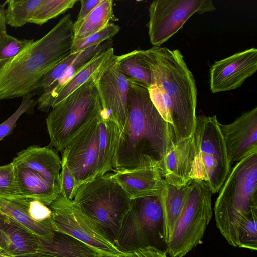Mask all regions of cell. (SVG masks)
Listing matches in <instances>:
<instances>
[{
	"instance_id": "6da1fadb",
	"label": "cell",
	"mask_w": 257,
	"mask_h": 257,
	"mask_svg": "<svg viewBox=\"0 0 257 257\" xmlns=\"http://www.w3.org/2000/svg\"><path fill=\"white\" fill-rule=\"evenodd\" d=\"M128 79V116L114 170L157 168L175 144V135L152 103L148 89Z\"/></svg>"
},
{
	"instance_id": "7a4b0ae2",
	"label": "cell",
	"mask_w": 257,
	"mask_h": 257,
	"mask_svg": "<svg viewBox=\"0 0 257 257\" xmlns=\"http://www.w3.org/2000/svg\"><path fill=\"white\" fill-rule=\"evenodd\" d=\"M73 23L71 15H65L42 38L14 57L0 61V100L36 91L44 75L72 53Z\"/></svg>"
},
{
	"instance_id": "3957f363",
	"label": "cell",
	"mask_w": 257,
	"mask_h": 257,
	"mask_svg": "<svg viewBox=\"0 0 257 257\" xmlns=\"http://www.w3.org/2000/svg\"><path fill=\"white\" fill-rule=\"evenodd\" d=\"M142 54L151 70L154 84L161 87L171 100V127L176 142L190 137L195 127L197 93L193 75L183 55L178 49L165 47L142 50Z\"/></svg>"
},
{
	"instance_id": "277c9868",
	"label": "cell",
	"mask_w": 257,
	"mask_h": 257,
	"mask_svg": "<svg viewBox=\"0 0 257 257\" xmlns=\"http://www.w3.org/2000/svg\"><path fill=\"white\" fill-rule=\"evenodd\" d=\"M257 151L236 162L220 189L214 212L216 224L228 243L238 247L241 219L257 211Z\"/></svg>"
},
{
	"instance_id": "5b68a950",
	"label": "cell",
	"mask_w": 257,
	"mask_h": 257,
	"mask_svg": "<svg viewBox=\"0 0 257 257\" xmlns=\"http://www.w3.org/2000/svg\"><path fill=\"white\" fill-rule=\"evenodd\" d=\"M72 201L114 245L131 199L111 173L80 185Z\"/></svg>"
},
{
	"instance_id": "8992f818",
	"label": "cell",
	"mask_w": 257,
	"mask_h": 257,
	"mask_svg": "<svg viewBox=\"0 0 257 257\" xmlns=\"http://www.w3.org/2000/svg\"><path fill=\"white\" fill-rule=\"evenodd\" d=\"M162 193L131 200L114 243L121 252L153 246L167 253Z\"/></svg>"
},
{
	"instance_id": "52a82bcc",
	"label": "cell",
	"mask_w": 257,
	"mask_h": 257,
	"mask_svg": "<svg viewBox=\"0 0 257 257\" xmlns=\"http://www.w3.org/2000/svg\"><path fill=\"white\" fill-rule=\"evenodd\" d=\"M99 78L90 79L51 109L46 119L50 147L61 153L83 127L99 115L97 88Z\"/></svg>"
},
{
	"instance_id": "ba28073f",
	"label": "cell",
	"mask_w": 257,
	"mask_h": 257,
	"mask_svg": "<svg viewBox=\"0 0 257 257\" xmlns=\"http://www.w3.org/2000/svg\"><path fill=\"white\" fill-rule=\"evenodd\" d=\"M219 124L216 115L198 116L193 133L195 154L190 178L203 182L212 194L220 190L231 170Z\"/></svg>"
},
{
	"instance_id": "9c48e42d",
	"label": "cell",
	"mask_w": 257,
	"mask_h": 257,
	"mask_svg": "<svg viewBox=\"0 0 257 257\" xmlns=\"http://www.w3.org/2000/svg\"><path fill=\"white\" fill-rule=\"evenodd\" d=\"M212 193L203 182L191 179L182 211L167 242L171 257H184L202 243L212 217Z\"/></svg>"
},
{
	"instance_id": "30bf717a",
	"label": "cell",
	"mask_w": 257,
	"mask_h": 257,
	"mask_svg": "<svg viewBox=\"0 0 257 257\" xmlns=\"http://www.w3.org/2000/svg\"><path fill=\"white\" fill-rule=\"evenodd\" d=\"M211 0H155L149 8L147 24L150 43L160 47L183 26L194 13L212 12Z\"/></svg>"
},
{
	"instance_id": "8fae6325",
	"label": "cell",
	"mask_w": 257,
	"mask_h": 257,
	"mask_svg": "<svg viewBox=\"0 0 257 257\" xmlns=\"http://www.w3.org/2000/svg\"><path fill=\"white\" fill-rule=\"evenodd\" d=\"M49 207L53 213L54 230L72 236L101 254L117 256L122 253L72 200H68L59 195Z\"/></svg>"
},
{
	"instance_id": "7c38bea8",
	"label": "cell",
	"mask_w": 257,
	"mask_h": 257,
	"mask_svg": "<svg viewBox=\"0 0 257 257\" xmlns=\"http://www.w3.org/2000/svg\"><path fill=\"white\" fill-rule=\"evenodd\" d=\"M99 115L83 127L61 152V161L66 164L73 176L77 188L95 178L99 150Z\"/></svg>"
},
{
	"instance_id": "4fadbf2b",
	"label": "cell",
	"mask_w": 257,
	"mask_h": 257,
	"mask_svg": "<svg viewBox=\"0 0 257 257\" xmlns=\"http://www.w3.org/2000/svg\"><path fill=\"white\" fill-rule=\"evenodd\" d=\"M97 88L101 105L100 114L112 119L122 134L128 116L129 81L116 61L100 77Z\"/></svg>"
},
{
	"instance_id": "5bb4252c",
	"label": "cell",
	"mask_w": 257,
	"mask_h": 257,
	"mask_svg": "<svg viewBox=\"0 0 257 257\" xmlns=\"http://www.w3.org/2000/svg\"><path fill=\"white\" fill-rule=\"evenodd\" d=\"M257 70V49L236 53L216 61L210 69V88L213 93L240 87Z\"/></svg>"
},
{
	"instance_id": "9a60e30c",
	"label": "cell",
	"mask_w": 257,
	"mask_h": 257,
	"mask_svg": "<svg viewBox=\"0 0 257 257\" xmlns=\"http://www.w3.org/2000/svg\"><path fill=\"white\" fill-rule=\"evenodd\" d=\"M219 125L231 164L257 151L256 107L230 124Z\"/></svg>"
},
{
	"instance_id": "2e32d148",
	"label": "cell",
	"mask_w": 257,
	"mask_h": 257,
	"mask_svg": "<svg viewBox=\"0 0 257 257\" xmlns=\"http://www.w3.org/2000/svg\"><path fill=\"white\" fill-rule=\"evenodd\" d=\"M195 154L193 134L175 143L157 167L167 184L179 188L188 183Z\"/></svg>"
},
{
	"instance_id": "e0dca14e",
	"label": "cell",
	"mask_w": 257,
	"mask_h": 257,
	"mask_svg": "<svg viewBox=\"0 0 257 257\" xmlns=\"http://www.w3.org/2000/svg\"><path fill=\"white\" fill-rule=\"evenodd\" d=\"M111 174L131 200L159 194L167 184L156 167L116 169Z\"/></svg>"
},
{
	"instance_id": "ac0fdd59",
	"label": "cell",
	"mask_w": 257,
	"mask_h": 257,
	"mask_svg": "<svg viewBox=\"0 0 257 257\" xmlns=\"http://www.w3.org/2000/svg\"><path fill=\"white\" fill-rule=\"evenodd\" d=\"M11 162L16 168H28L39 173L60 191L62 162L50 147H28L17 153Z\"/></svg>"
},
{
	"instance_id": "d6986e66",
	"label": "cell",
	"mask_w": 257,
	"mask_h": 257,
	"mask_svg": "<svg viewBox=\"0 0 257 257\" xmlns=\"http://www.w3.org/2000/svg\"><path fill=\"white\" fill-rule=\"evenodd\" d=\"M35 253L22 257H99L94 249L61 232L54 230L47 237H38Z\"/></svg>"
},
{
	"instance_id": "ffe728a7",
	"label": "cell",
	"mask_w": 257,
	"mask_h": 257,
	"mask_svg": "<svg viewBox=\"0 0 257 257\" xmlns=\"http://www.w3.org/2000/svg\"><path fill=\"white\" fill-rule=\"evenodd\" d=\"M37 236L0 212V250L9 257H22L35 252Z\"/></svg>"
},
{
	"instance_id": "44dd1931",
	"label": "cell",
	"mask_w": 257,
	"mask_h": 257,
	"mask_svg": "<svg viewBox=\"0 0 257 257\" xmlns=\"http://www.w3.org/2000/svg\"><path fill=\"white\" fill-rule=\"evenodd\" d=\"M99 129L98 155L95 178L114 170L121 136L116 123L109 117L100 113Z\"/></svg>"
},
{
	"instance_id": "7402d4cb",
	"label": "cell",
	"mask_w": 257,
	"mask_h": 257,
	"mask_svg": "<svg viewBox=\"0 0 257 257\" xmlns=\"http://www.w3.org/2000/svg\"><path fill=\"white\" fill-rule=\"evenodd\" d=\"M117 57L111 47L95 55L83 65L64 85L55 98L51 109L90 79L100 77L116 61Z\"/></svg>"
},
{
	"instance_id": "603a6c76",
	"label": "cell",
	"mask_w": 257,
	"mask_h": 257,
	"mask_svg": "<svg viewBox=\"0 0 257 257\" xmlns=\"http://www.w3.org/2000/svg\"><path fill=\"white\" fill-rule=\"evenodd\" d=\"M15 169L20 197L36 199L49 206L60 195L59 189L39 173L28 168Z\"/></svg>"
},
{
	"instance_id": "cb8c5ba5",
	"label": "cell",
	"mask_w": 257,
	"mask_h": 257,
	"mask_svg": "<svg viewBox=\"0 0 257 257\" xmlns=\"http://www.w3.org/2000/svg\"><path fill=\"white\" fill-rule=\"evenodd\" d=\"M111 45V43L109 41L106 43L91 46L81 50L77 60L63 77L39 95L37 99L38 110L48 112L51 109L53 103L61 90L73 77L77 71L95 55L110 47Z\"/></svg>"
},
{
	"instance_id": "d4e9b609",
	"label": "cell",
	"mask_w": 257,
	"mask_h": 257,
	"mask_svg": "<svg viewBox=\"0 0 257 257\" xmlns=\"http://www.w3.org/2000/svg\"><path fill=\"white\" fill-rule=\"evenodd\" d=\"M112 0H102L77 26L73 27L74 41H76L103 29L116 20L113 11Z\"/></svg>"
},
{
	"instance_id": "484cf974",
	"label": "cell",
	"mask_w": 257,
	"mask_h": 257,
	"mask_svg": "<svg viewBox=\"0 0 257 257\" xmlns=\"http://www.w3.org/2000/svg\"><path fill=\"white\" fill-rule=\"evenodd\" d=\"M189 188L186 185L176 187L166 184L162 193V204L167 242L185 203Z\"/></svg>"
},
{
	"instance_id": "4316f807",
	"label": "cell",
	"mask_w": 257,
	"mask_h": 257,
	"mask_svg": "<svg viewBox=\"0 0 257 257\" xmlns=\"http://www.w3.org/2000/svg\"><path fill=\"white\" fill-rule=\"evenodd\" d=\"M116 62L127 78L147 89L154 84L151 70L143 58L142 50H135L117 56Z\"/></svg>"
},
{
	"instance_id": "83f0119b",
	"label": "cell",
	"mask_w": 257,
	"mask_h": 257,
	"mask_svg": "<svg viewBox=\"0 0 257 257\" xmlns=\"http://www.w3.org/2000/svg\"><path fill=\"white\" fill-rule=\"evenodd\" d=\"M0 212L38 237L49 236L54 231L33 220L21 206L12 200L0 197Z\"/></svg>"
},
{
	"instance_id": "f1b7e54d",
	"label": "cell",
	"mask_w": 257,
	"mask_h": 257,
	"mask_svg": "<svg viewBox=\"0 0 257 257\" xmlns=\"http://www.w3.org/2000/svg\"><path fill=\"white\" fill-rule=\"evenodd\" d=\"M42 0H7L4 14L6 24L15 28L28 23Z\"/></svg>"
},
{
	"instance_id": "f546056e",
	"label": "cell",
	"mask_w": 257,
	"mask_h": 257,
	"mask_svg": "<svg viewBox=\"0 0 257 257\" xmlns=\"http://www.w3.org/2000/svg\"><path fill=\"white\" fill-rule=\"evenodd\" d=\"M76 2L77 0H42L29 23L42 25L72 8Z\"/></svg>"
},
{
	"instance_id": "4dcf8cb0",
	"label": "cell",
	"mask_w": 257,
	"mask_h": 257,
	"mask_svg": "<svg viewBox=\"0 0 257 257\" xmlns=\"http://www.w3.org/2000/svg\"><path fill=\"white\" fill-rule=\"evenodd\" d=\"M257 211L245 215L239 223L237 229L238 246L251 250L257 249Z\"/></svg>"
},
{
	"instance_id": "1f68e13d",
	"label": "cell",
	"mask_w": 257,
	"mask_h": 257,
	"mask_svg": "<svg viewBox=\"0 0 257 257\" xmlns=\"http://www.w3.org/2000/svg\"><path fill=\"white\" fill-rule=\"evenodd\" d=\"M10 200L21 206L33 220L53 229V213L49 206L34 199L20 197Z\"/></svg>"
},
{
	"instance_id": "d6a6232c",
	"label": "cell",
	"mask_w": 257,
	"mask_h": 257,
	"mask_svg": "<svg viewBox=\"0 0 257 257\" xmlns=\"http://www.w3.org/2000/svg\"><path fill=\"white\" fill-rule=\"evenodd\" d=\"M35 94L31 93L22 97L21 103L17 110L5 121L0 124V141L11 134L16 122L24 113L33 114L37 100L33 98Z\"/></svg>"
},
{
	"instance_id": "836d02e7",
	"label": "cell",
	"mask_w": 257,
	"mask_h": 257,
	"mask_svg": "<svg viewBox=\"0 0 257 257\" xmlns=\"http://www.w3.org/2000/svg\"><path fill=\"white\" fill-rule=\"evenodd\" d=\"M34 41L18 39L10 35L6 28L0 31V61L10 59L22 51Z\"/></svg>"
},
{
	"instance_id": "e575fe53",
	"label": "cell",
	"mask_w": 257,
	"mask_h": 257,
	"mask_svg": "<svg viewBox=\"0 0 257 257\" xmlns=\"http://www.w3.org/2000/svg\"><path fill=\"white\" fill-rule=\"evenodd\" d=\"M0 197L14 199L18 194L16 169L12 162L0 166Z\"/></svg>"
},
{
	"instance_id": "d590c367",
	"label": "cell",
	"mask_w": 257,
	"mask_h": 257,
	"mask_svg": "<svg viewBox=\"0 0 257 257\" xmlns=\"http://www.w3.org/2000/svg\"><path fill=\"white\" fill-rule=\"evenodd\" d=\"M120 30L118 25L109 23L103 29L86 38L73 42L72 53L78 52L84 49L99 45L106 40H109L116 35Z\"/></svg>"
},
{
	"instance_id": "8d00e7d4",
	"label": "cell",
	"mask_w": 257,
	"mask_h": 257,
	"mask_svg": "<svg viewBox=\"0 0 257 257\" xmlns=\"http://www.w3.org/2000/svg\"><path fill=\"white\" fill-rule=\"evenodd\" d=\"M62 162L60 174V195L68 200H72L77 189L75 180L66 164Z\"/></svg>"
},
{
	"instance_id": "74e56055",
	"label": "cell",
	"mask_w": 257,
	"mask_h": 257,
	"mask_svg": "<svg viewBox=\"0 0 257 257\" xmlns=\"http://www.w3.org/2000/svg\"><path fill=\"white\" fill-rule=\"evenodd\" d=\"M117 257H168L167 253L153 246H146L122 252Z\"/></svg>"
},
{
	"instance_id": "f35d334b",
	"label": "cell",
	"mask_w": 257,
	"mask_h": 257,
	"mask_svg": "<svg viewBox=\"0 0 257 257\" xmlns=\"http://www.w3.org/2000/svg\"><path fill=\"white\" fill-rule=\"evenodd\" d=\"M102 0H81V7L76 21L73 23V27L78 26L81 22Z\"/></svg>"
},
{
	"instance_id": "ab89813d",
	"label": "cell",
	"mask_w": 257,
	"mask_h": 257,
	"mask_svg": "<svg viewBox=\"0 0 257 257\" xmlns=\"http://www.w3.org/2000/svg\"><path fill=\"white\" fill-rule=\"evenodd\" d=\"M5 7V4L4 3L2 4V7L0 9V31L6 28V24L5 22L4 10Z\"/></svg>"
},
{
	"instance_id": "60d3db41",
	"label": "cell",
	"mask_w": 257,
	"mask_h": 257,
	"mask_svg": "<svg viewBox=\"0 0 257 257\" xmlns=\"http://www.w3.org/2000/svg\"><path fill=\"white\" fill-rule=\"evenodd\" d=\"M99 257H117V256H109V255H105L100 254Z\"/></svg>"
},
{
	"instance_id": "b9f144b4",
	"label": "cell",
	"mask_w": 257,
	"mask_h": 257,
	"mask_svg": "<svg viewBox=\"0 0 257 257\" xmlns=\"http://www.w3.org/2000/svg\"><path fill=\"white\" fill-rule=\"evenodd\" d=\"M0 257H6L5 255L2 254L1 253H0Z\"/></svg>"
},
{
	"instance_id": "7bdbcfd3",
	"label": "cell",
	"mask_w": 257,
	"mask_h": 257,
	"mask_svg": "<svg viewBox=\"0 0 257 257\" xmlns=\"http://www.w3.org/2000/svg\"><path fill=\"white\" fill-rule=\"evenodd\" d=\"M2 7V4H1L0 3V9H1Z\"/></svg>"
},
{
	"instance_id": "ee69618b",
	"label": "cell",
	"mask_w": 257,
	"mask_h": 257,
	"mask_svg": "<svg viewBox=\"0 0 257 257\" xmlns=\"http://www.w3.org/2000/svg\"><path fill=\"white\" fill-rule=\"evenodd\" d=\"M1 253V250H0V253Z\"/></svg>"
},
{
	"instance_id": "f6af8a7d",
	"label": "cell",
	"mask_w": 257,
	"mask_h": 257,
	"mask_svg": "<svg viewBox=\"0 0 257 257\" xmlns=\"http://www.w3.org/2000/svg\"><path fill=\"white\" fill-rule=\"evenodd\" d=\"M6 256V257H9V256Z\"/></svg>"
}]
</instances>
